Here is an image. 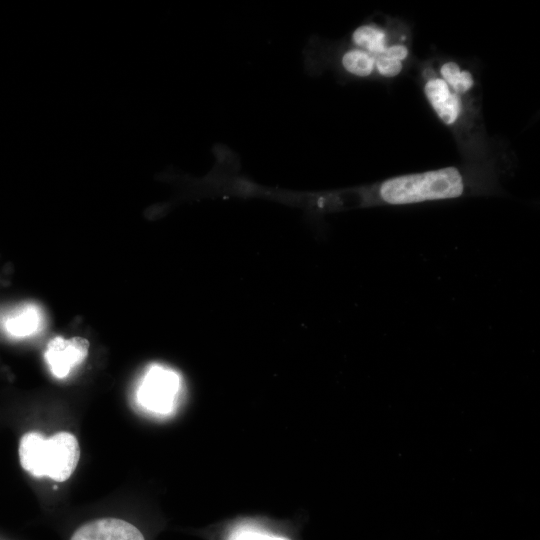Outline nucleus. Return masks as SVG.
Wrapping results in <instances>:
<instances>
[{"label":"nucleus","instance_id":"nucleus-11","mask_svg":"<svg viewBox=\"0 0 540 540\" xmlns=\"http://www.w3.org/2000/svg\"><path fill=\"white\" fill-rule=\"evenodd\" d=\"M375 65L381 75L393 77L402 69L401 61L389 58L385 55L375 56Z\"/></svg>","mask_w":540,"mask_h":540},{"label":"nucleus","instance_id":"nucleus-3","mask_svg":"<svg viewBox=\"0 0 540 540\" xmlns=\"http://www.w3.org/2000/svg\"><path fill=\"white\" fill-rule=\"evenodd\" d=\"M181 390V378L174 370L152 365L137 389V401L145 410L166 415L174 410Z\"/></svg>","mask_w":540,"mask_h":540},{"label":"nucleus","instance_id":"nucleus-1","mask_svg":"<svg viewBox=\"0 0 540 540\" xmlns=\"http://www.w3.org/2000/svg\"><path fill=\"white\" fill-rule=\"evenodd\" d=\"M466 185L456 167L407 174L383 181L369 197L389 205L454 199L465 193Z\"/></svg>","mask_w":540,"mask_h":540},{"label":"nucleus","instance_id":"nucleus-2","mask_svg":"<svg viewBox=\"0 0 540 540\" xmlns=\"http://www.w3.org/2000/svg\"><path fill=\"white\" fill-rule=\"evenodd\" d=\"M79 456L78 441L67 432L57 433L50 438L31 432L20 440V463L35 477L47 476L56 481H65L76 468Z\"/></svg>","mask_w":540,"mask_h":540},{"label":"nucleus","instance_id":"nucleus-8","mask_svg":"<svg viewBox=\"0 0 540 540\" xmlns=\"http://www.w3.org/2000/svg\"><path fill=\"white\" fill-rule=\"evenodd\" d=\"M352 41L374 57L382 55L387 48L385 32L373 25H362L356 28L352 34Z\"/></svg>","mask_w":540,"mask_h":540},{"label":"nucleus","instance_id":"nucleus-13","mask_svg":"<svg viewBox=\"0 0 540 540\" xmlns=\"http://www.w3.org/2000/svg\"><path fill=\"white\" fill-rule=\"evenodd\" d=\"M382 55L401 61L407 57L408 50L404 45H393L387 47Z\"/></svg>","mask_w":540,"mask_h":540},{"label":"nucleus","instance_id":"nucleus-4","mask_svg":"<svg viewBox=\"0 0 540 540\" xmlns=\"http://www.w3.org/2000/svg\"><path fill=\"white\" fill-rule=\"evenodd\" d=\"M88 350L89 342L85 338L58 336L48 343L44 356L52 374L65 378L72 368L85 360Z\"/></svg>","mask_w":540,"mask_h":540},{"label":"nucleus","instance_id":"nucleus-5","mask_svg":"<svg viewBox=\"0 0 540 540\" xmlns=\"http://www.w3.org/2000/svg\"><path fill=\"white\" fill-rule=\"evenodd\" d=\"M70 540H145L131 523L117 518H102L79 527Z\"/></svg>","mask_w":540,"mask_h":540},{"label":"nucleus","instance_id":"nucleus-7","mask_svg":"<svg viewBox=\"0 0 540 540\" xmlns=\"http://www.w3.org/2000/svg\"><path fill=\"white\" fill-rule=\"evenodd\" d=\"M424 91L439 118L446 124H453L460 112V101L450 91L448 84L443 79L432 78L426 83Z\"/></svg>","mask_w":540,"mask_h":540},{"label":"nucleus","instance_id":"nucleus-6","mask_svg":"<svg viewBox=\"0 0 540 540\" xmlns=\"http://www.w3.org/2000/svg\"><path fill=\"white\" fill-rule=\"evenodd\" d=\"M44 323L40 307L25 303L13 309L4 319V329L12 337L24 338L37 333Z\"/></svg>","mask_w":540,"mask_h":540},{"label":"nucleus","instance_id":"nucleus-12","mask_svg":"<svg viewBox=\"0 0 540 540\" xmlns=\"http://www.w3.org/2000/svg\"><path fill=\"white\" fill-rule=\"evenodd\" d=\"M229 540H287L283 537L274 536L254 530L251 528H241L236 530L230 537Z\"/></svg>","mask_w":540,"mask_h":540},{"label":"nucleus","instance_id":"nucleus-9","mask_svg":"<svg viewBox=\"0 0 540 540\" xmlns=\"http://www.w3.org/2000/svg\"><path fill=\"white\" fill-rule=\"evenodd\" d=\"M342 65L350 74L365 77L372 73L375 58L362 49H351L342 56Z\"/></svg>","mask_w":540,"mask_h":540},{"label":"nucleus","instance_id":"nucleus-10","mask_svg":"<svg viewBox=\"0 0 540 540\" xmlns=\"http://www.w3.org/2000/svg\"><path fill=\"white\" fill-rule=\"evenodd\" d=\"M441 75L444 81L456 92L463 93L473 86V78L470 72L461 71L455 62H447L441 66Z\"/></svg>","mask_w":540,"mask_h":540}]
</instances>
